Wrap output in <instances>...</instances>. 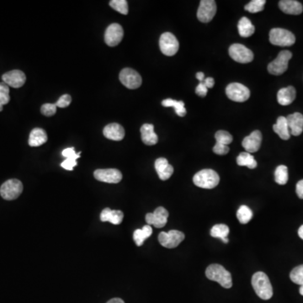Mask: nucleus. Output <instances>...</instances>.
<instances>
[{
	"instance_id": "1",
	"label": "nucleus",
	"mask_w": 303,
	"mask_h": 303,
	"mask_svg": "<svg viewBox=\"0 0 303 303\" xmlns=\"http://www.w3.org/2000/svg\"><path fill=\"white\" fill-rule=\"evenodd\" d=\"M252 286L259 298L269 300L273 296V288L267 274L264 272H257L252 277Z\"/></svg>"
},
{
	"instance_id": "2",
	"label": "nucleus",
	"mask_w": 303,
	"mask_h": 303,
	"mask_svg": "<svg viewBox=\"0 0 303 303\" xmlns=\"http://www.w3.org/2000/svg\"><path fill=\"white\" fill-rule=\"evenodd\" d=\"M206 275L209 280L219 283L224 288L229 289L233 286L230 272L222 265L213 264L208 266L206 271Z\"/></svg>"
},
{
	"instance_id": "3",
	"label": "nucleus",
	"mask_w": 303,
	"mask_h": 303,
	"mask_svg": "<svg viewBox=\"0 0 303 303\" xmlns=\"http://www.w3.org/2000/svg\"><path fill=\"white\" fill-rule=\"evenodd\" d=\"M219 181V175L212 169H202L193 178L194 184L202 189H213L218 185Z\"/></svg>"
},
{
	"instance_id": "4",
	"label": "nucleus",
	"mask_w": 303,
	"mask_h": 303,
	"mask_svg": "<svg viewBox=\"0 0 303 303\" xmlns=\"http://www.w3.org/2000/svg\"><path fill=\"white\" fill-rule=\"evenodd\" d=\"M271 44L279 47H291L296 41L294 34L287 30L274 28L270 32Z\"/></svg>"
},
{
	"instance_id": "5",
	"label": "nucleus",
	"mask_w": 303,
	"mask_h": 303,
	"mask_svg": "<svg viewBox=\"0 0 303 303\" xmlns=\"http://www.w3.org/2000/svg\"><path fill=\"white\" fill-rule=\"evenodd\" d=\"M292 58V53L290 51H281L276 59L268 65V72L273 75H281L288 68V62Z\"/></svg>"
},
{
	"instance_id": "6",
	"label": "nucleus",
	"mask_w": 303,
	"mask_h": 303,
	"mask_svg": "<svg viewBox=\"0 0 303 303\" xmlns=\"http://www.w3.org/2000/svg\"><path fill=\"white\" fill-rule=\"evenodd\" d=\"M23 191V184L16 179L5 181L0 188V195L4 200L13 201L17 199Z\"/></svg>"
},
{
	"instance_id": "7",
	"label": "nucleus",
	"mask_w": 303,
	"mask_h": 303,
	"mask_svg": "<svg viewBox=\"0 0 303 303\" xmlns=\"http://www.w3.org/2000/svg\"><path fill=\"white\" fill-rule=\"evenodd\" d=\"M226 93L231 100L235 102H244L250 97V91L248 88L239 83H233L227 85Z\"/></svg>"
},
{
	"instance_id": "8",
	"label": "nucleus",
	"mask_w": 303,
	"mask_h": 303,
	"mask_svg": "<svg viewBox=\"0 0 303 303\" xmlns=\"http://www.w3.org/2000/svg\"><path fill=\"white\" fill-rule=\"evenodd\" d=\"M159 47L163 54L168 57H172L178 53L180 44L177 38L172 33L165 32L160 36Z\"/></svg>"
},
{
	"instance_id": "9",
	"label": "nucleus",
	"mask_w": 303,
	"mask_h": 303,
	"mask_svg": "<svg viewBox=\"0 0 303 303\" xmlns=\"http://www.w3.org/2000/svg\"><path fill=\"white\" fill-rule=\"evenodd\" d=\"M228 53L231 58L239 63H248L254 59V53L242 44H233Z\"/></svg>"
},
{
	"instance_id": "10",
	"label": "nucleus",
	"mask_w": 303,
	"mask_h": 303,
	"mask_svg": "<svg viewBox=\"0 0 303 303\" xmlns=\"http://www.w3.org/2000/svg\"><path fill=\"white\" fill-rule=\"evenodd\" d=\"M120 81L125 87L130 90H136L140 87L143 79L140 74L132 68H124L121 71L119 75Z\"/></svg>"
},
{
	"instance_id": "11",
	"label": "nucleus",
	"mask_w": 303,
	"mask_h": 303,
	"mask_svg": "<svg viewBox=\"0 0 303 303\" xmlns=\"http://www.w3.org/2000/svg\"><path fill=\"white\" fill-rule=\"evenodd\" d=\"M184 239V233L178 230L169 231V233L162 232L158 235V241L163 247L174 248L178 247Z\"/></svg>"
},
{
	"instance_id": "12",
	"label": "nucleus",
	"mask_w": 303,
	"mask_h": 303,
	"mask_svg": "<svg viewBox=\"0 0 303 303\" xmlns=\"http://www.w3.org/2000/svg\"><path fill=\"white\" fill-rule=\"evenodd\" d=\"M216 13V3L214 0H202L200 3L197 18L203 23H208L212 20Z\"/></svg>"
},
{
	"instance_id": "13",
	"label": "nucleus",
	"mask_w": 303,
	"mask_h": 303,
	"mask_svg": "<svg viewBox=\"0 0 303 303\" xmlns=\"http://www.w3.org/2000/svg\"><path fill=\"white\" fill-rule=\"evenodd\" d=\"M93 176L97 181L109 184H117L122 180V174L117 169H97Z\"/></svg>"
},
{
	"instance_id": "14",
	"label": "nucleus",
	"mask_w": 303,
	"mask_h": 303,
	"mask_svg": "<svg viewBox=\"0 0 303 303\" xmlns=\"http://www.w3.org/2000/svg\"><path fill=\"white\" fill-rule=\"evenodd\" d=\"M124 31L119 24L114 23L110 25L105 33V41L110 47H116L122 41Z\"/></svg>"
},
{
	"instance_id": "15",
	"label": "nucleus",
	"mask_w": 303,
	"mask_h": 303,
	"mask_svg": "<svg viewBox=\"0 0 303 303\" xmlns=\"http://www.w3.org/2000/svg\"><path fill=\"white\" fill-rule=\"evenodd\" d=\"M169 218V212L163 207H157L153 213H148L146 222L148 225H152L157 228H161L166 225Z\"/></svg>"
},
{
	"instance_id": "16",
	"label": "nucleus",
	"mask_w": 303,
	"mask_h": 303,
	"mask_svg": "<svg viewBox=\"0 0 303 303\" xmlns=\"http://www.w3.org/2000/svg\"><path fill=\"white\" fill-rule=\"evenodd\" d=\"M3 83L12 88H21L27 81V76L21 70H12L2 76Z\"/></svg>"
},
{
	"instance_id": "17",
	"label": "nucleus",
	"mask_w": 303,
	"mask_h": 303,
	"mask_svg": "<svg viewBox=\"0 0 303 303\" xmlns=\"http://www.w3.org/2000/svg\"><path fill=\"white\" fill-rule=\"evenodd\" d=\"M262 143V134L260 131H254L242 140V145L247 152H256L259 151Z\"/></svg>"
},
{
	"instance_id": "18",
	"label": "nucleus",
	"mask_w": 303,
	"mask_h": 303,
	"mask_svg": "<svg viewBox=\"0 0 303 303\" xmlns=\"http://www.w3.org/2000/svg\"><path fill=\"white\" fill-rule=\"evenodd\" d=\"M287 124H288L289 129L291 135L293 136H299L302 134L303 131V115L296 112V113L291 114L288 117H286Z\"/></svg>"
},
{
	"instance_id": "19",
	"label": "nucleus",
	"mask_w": 303,
	"mask_h": 303,
	"mask_svg": "<svg viewBox=\"0 0 303 303\" xmlns=\"http://www.w3.org/2000/svg\"><path fill=\"white\" fill-rule=\"evenodd\" d=\"M155 169L161 181H167L172 176L174 168L169 164L166 158L159 157L155 161Z\"/></svg>"
},
{
	"instance_id": "20",
	"label": "nucleus",
	"mask_w": 303,
	"mask_h": 303,
	"mask_svg": "<svg viewBox=\"0 0 303 303\" xmlns=\"http://www.w3.org/2000/svg\"><path fill=\"white\" fill-rule=\"evenodd\" d=\"M104 136L107 139L113 141H121L125 137V130L123 126L117 123H111L106 125L104 131Z\"/></svg>"
},
{
	"instance_id": "21",
	"label": "nucleus",
	"mask_w": 303,
	"mask_h": 303,
	"mask_svg": "<svg viewBox=\"0 0 303 303\" xmlns=\"http://www.w3.org/2000/svg\"><path fill=\"white\" fill-rule=\"evenodd\" d=\"M279 7L287 15H300L303 11V4L296 0H281L279 2Z\"/></svg>"
},
{
	"instance_id": "22",
	"label": "nucleus",
	"mask_w": 303,
	"mask_h": 303,
	"mask_svg": "<svg viewBox=\"0 0 303 303\" xmlns=\"http://www.w3.org/2000/svg\"><path fill=\"white\" fill-rule=\"evenodd\" d=\"M141 136L142 141L148 146L155 145L158 141L157 135L155 133L154 127L152 124H144L141 127Z\"/></svg>"
},
{
	"instance_id": "23",
	"label": "nucleus",
	"mask_w": 303,
	"mask_h": 303,
	"mask_svg": "<svg viewBox=\"0 0 303 303\" xmlns=\"http://www.w3.org/2000/svg\"><path fill=\"white\" fill-rule=\"evenodd\" d=\"M61 154L66 157V159L61 163V166L67 170H73V168L77 165V159L80 157L81 152L76 153L74 148H68L64 149Z\"/></svg>"
},
{
	"instance_id": "24",
	"label": "nucleus",
	"mask_w": 303,
	"mask_h": 303,
	"mask_svg": "<svg viewBox=\"0 0 303 303\" xmlns=\"http://www.w3.org/2000/svg\"><path fill=\"white\" fill-rule=\"evenodd\" d=\"M124 214L121 211L111 210L105 208L100 214L101 222H109L114 225H119L122 222Z\"/></svg>"
},
{
	"instance_id": "25",
	"label": "nucleus",
	"mask_w": 303,
	"mask_h": 303,
	"mask_svg": "<svg viewBox=\"0 0 303 303\" xmlns=\"http://www.w3.org/2000/svg\"><path fill=\"white\" fill-rule=\"evenodd\" d=\"M297 92L294 87L288 86V87L280 89L277 93V100L278 103L281 105H291L295 99H296Z\"/></svg>"
},
{
	"instance_id": "26",
	"label": "nucleus",
	"mask_w": 303,
	"mask_h": 303,
	"mask_svg": "<svg viewBox=\"0 0 303 303\" xmlns=\"http://www.w3.org/2000/svg\"><path fill=\"white\" fill-rule=\"evenodd\" d=\"M273 130L282 140H288L291 137V132L287 124L286 117H279L277 119L276 123L273 125Z\"/></svg>"
},
{
	"instance_id": "27",
	"label": "nucleus",
	"mask_w": 303,
	"mask_h": 303,
	"mask_svg": "<svg viewBox=\"0 0 303 303\" xmlns=\"http://www.w3.org/2000/svg\"><path fill=\"white\" fill-rule=\"evenodd\" d=\"M47 142V135L46 131L41 128H34L30 131L29 137V145L30 147L41 146Z\"/></svg>"
},
{
	"instance_id": "28",
	"label": "nucleus",
	"mask_w": 303,
	"mask_h": 303,
	"mask_svg": "<svg viewBox=\"0 0 303 303\" xmlns=\"http://www.w3.org/2000/svg\"><path fill=\"white\" fill-rule=\"evenodd\" d=\"M238 29H239V35L242 37H249L255 31V28L253 26V24L248 18L246 17H242L239 21Z\"/></svg>"
},
{
	"instance_id": "29",
	"label": "nucleus",
	"mask_w": 303,
	"mask_h": 303,
	"mask_svg": "<svg viewBox=\"0 0 303 303\" xmlns=\"http://www.w3.org/2000/svg\"><path fill=\"white\" fill-rule=\"evenodd\" d=\"M229 227L225 224H216L211 229V236L221 239L225 243L228 242L227 236L229 234Z\"/></svg>"
},
{
	"instance_id": "30",
	"label": "nucleus",
	"mask_w": 303,
	"mask_h": 303,
	"mask_svg": "<svg viewBox=\"0 0 303 303\" xmlns=\"http://www.w3.org/2000/svg\"><path fill=\"white\" fill-rule=\"evenodd\" d=\"M152 229L150 225H146L142 229H137L133 233V239L137 246H142L144 241L151 236Z\"/></svg>"
},
{
	"instance_id": "31",
	"label": "nucleus",
	"mask_w": 303,
	"mask_h": 303,
	"mask_svg": "<svg viewBox=\"0 0 303 303\" xmlns=\"http://www.w3.org/2000/svg\"><path fill=\"white\" fill-rule=\"evenodd\" d=\"M237 163L239 166L248 167V169H254L257 167V162L254 156L247 152H241L237 157Z\"/></svg>"
},
{
	"instance_id": "32",
	"label": "nucleus",
	"mask_w": 303,
	"mask_h": 303,
	"mask_svg": "<svg viewBox=\"0 0 303 303\" xmlns=\"http://www.w3.org/2000/svg\"><path fill=\"white\" fill-rule=\"evenodd\" d=\"M162 105L164 107H173L179 117H183L186 115V110L184 107V103L183 101H177L172 99H164L162 101Z\"/></svg>"
},
{
	"instance_id": "33",
	"label": "nucleus",
	"mask_w": 303,
	"mask_h": 303,
	"mask_svg": "<svg viewBox=\"0 0 303 303\" xmlns=\"http://www.w3.org/2000/svg\"><path fill=\"white\" fill-rule=\"evenodd\" d=\"M288 179V169H287V167L285 166V165H280V166L277 167L275 172H274V181L277 184L284 185L287 183Z\"/></svg>"
},
{
	"instance_id": "34",
	"label": "nucleus",
	"mask_w": 303,
	"mask_h": 303,
	"mask_svg": "<svg viewBox=\"0 0 303 303\" xmlns=\"http://www.w3.org/2000/svg\"><path fill=\"white\" fill-rule=\"evenodd\" d=\"M237 217L242 224H247L253 217V212L249 207L242 206L237 212Z\"/></svg>"
},
{
	"instance_id": "35",
	"label": "nucleus",
	"mask_w": 303,
	"mask_h": 303,
	"mask_svg": "<svg viewBox=\"0 0 303 303\" xmlns=\"http://www.w3.org/2000/svg\"><path fill=\"white\" fill-rule=\"evenodd\" d=\"M110 6L122 15L128 14V3L125 0H111Z\"/></svg>"
},
{
	"instance_id": "36",
	"label": "nucleus",
	"mask_w": 303,
	"mask_h": 303,
	"mask_svg": "<svg viewBox=\"0 0 303 303\" xmlns=\"http://www.w3.org/2000/svg\"><path fill=\"white\" fill-rule=\"evenodd\" d=\"M265 3H266L265 0H253V1H250L247 5H245L244 9L245 10L254 14V13L262 11Z\"/></svg>"
},
{
	"instance_id": "37",
	"label": "nucleus",
	"mask_w": 303,
	"mask_h": 303,
	"mask_svg": "<svg viewBox=\"0 0 303 303\" xmlns=\"http://www.w3.org/2000/svg\"><path fill=\"white\" fill-rule=\"evenodd\" d=\"M216 143L222 144V145H229L233 142V136L226 131H216L215 134Z\"/></svg>"
},
{
	"instance_id": "38",
	"label": "nucleus",
	"mask_w": 303,
	"mask_h": 303,
	"mask_svg": "<svg viewBox=\"0 0 303 303\" xmlns=\"http://www.w3.org/2000/svg\"><path fill=\"white\" fill-rule=\"evenodd\" d=\"M290 278L293 282L303 286V265H299L298 267L293 269L291 274H290Z\"/></svg>"
},
{
	"instance_id": "39",
	"label": "nucleus",
	"mask_w": 303,
	"mask_h": 303,
	"mask_svg": "<svg viewBox=\"0 0 303 303\" xmlns=\"http://www.w3.org/2000/svg\"><path fill=\"white\" fill-rule=\"evenodd\" d=\"M10 100L9 87L5 83H0V104L7 105Z\"/></svg>"
},
{
	"instance_id": "40",
	"label": "nucleus",
	"mask_w": 303,
	"mask_h": 303,
	"mask_svg": "<svg viewBox=\"0 0 303 303\" xmlns=\"http://www.w3.org/2000/svg\"><path fill=\"white\" fill-rule=\"evenodd\" d=\"M41 112L46 117H53L57 112V105L55 104H44L41 106Z\"/></svg>"
},
{
	"instance_id": "41",
	"label": "nucleus",
	"mask_w": 303,
	"mask_h": 303,
	"mask_svg": "<svg viewBox=\"0 0 303 303\" xmlns=\"http://www.w3.org/2000/svg\"><path fill=\"white\" fill-rule=\"evenodd\" d=\"M71 101H72V98L69 94H63L62 96L59 98L55 105H57V107L66 108L68 105H70Z\"/></svg>"
},
{
	"instance_id": "42",
	"label": "nucleus",
	"mask_w": 303,
	"mask_h": 303,
	"mask_svg": "<svg viewBox=\"0 0 303 303\" xmlns=\"http://www.w3.org/2000/svg\"><path fill=\"white\" fill-rule=\"evenodd\" d=\"M213 152L217 155H226L229 152V147L216 143L213 148Z\"/></svg>"
},
{
	"instance_id": "43",
	"label": "nucleus",
	"mask_w": 303,
	"mask_h": 303,
	"mask_svg": "<svg viewBox=\"0 0 303 303\" xmlns=\"http://www.w3.org/2000/svg\"><path fill=\"white\" fill-rule=\"evenodd\" d=\"M207 90L208 89L205 86L203 83H200L198 86L195 89V93L200 97H205L207 95Z\"/></svg>"
},
{
	"instance_id": "44",
	"label": "nucleus",
	"mask_w": 303,
	"mask_h": 303,
	"mask_svg": "<svg viewBox=\"0 0 303 303\" xmlns=\"http://www.w3.org/2000/svg\"><path fill=\"white\" fill-rule=\"evenodd\" d=\"M296 191H297V195H298V197L300 199H303V180L299 181L297 184Z\"/></svg>"
},
{
	"instance_id": "45",
	"label": "nucleus",
	"mask_w": 303,
	"mask_h": 303,
	"mask_svg": "<svg viewBox=\"0 0 303 303\" xmlns=\"http://www.w3.org/2000/svg\"><path fill=\"white\" fill-rule=\"evenodd\" d=\"M203 84H204L205 86H206L207 89H212V88L214 86L215 81H214V79H213L212 78H207V79H205Z\"/></svg>"
},
{
	"instance_id": "46",
	"label": "nucleus",
	"mask_w": 303,
	"mask_h": 303,
	"mask_svg": "<svg viewBox=\"0 0 303 303\" xmlns=\"http://www.w3.org/2000/svg\"><path fill=\"white\" fill-rule=\"evenodd\" d=\"M196 78L198 79L200 83H203L205 80V74L202 72L196 73Z\"/></svg>"
},
{
	"instance_id": "47",
	"label": "nucleus",
	"mask_w": 303,
	"mask_h": 303,
	"mask_svg": "<svg viewBox=\"0 0 303 303\" xmlns=\"http://www.w3.org/2000/svg\"><path fill=\"white\" fill-rule=\"evenodd\" d=\"M106 303H124V301L122 299H121V298H113V299H111V300L109 301Z\"/></svg>"
},
{
	"instance_id": "48",
	"label": "nucleus",
	"mask_w": 303,
	"mask_h": 303,
	"mask_svg": "<svg viewBox=\"0 0 303 303\" xmlns=\"http://www.w3.org/2000/svg\"><path fill=\"white\" fill-rule=\"evenodd\" d=\"M298 235H299L301 239L303 240V225L299 228V230H298Z\"/></svg>"
},
{
	"instance_id": "49",
	"label": "nucleus",
	"mask_w": 303,
	"mask_h": 303,
	"mask_svg": "<svg viewBox=\"0 0 303 303\" xmlns=\"http://www.w3.org/2000/svg\"><path fill=\"white\" fill-rule=\"evenodd\" d=\"M299 292H300V294L302 295V296H303V286H301Z\"/></svg>"
},
{
	"instance_id": "50",
	"label": "nucleus",
	"mask_w": 303,
	"mask_h": 303,
	"mask_svg": "<svg viewBox=\"0 0 303 303\" xmlns=\"http://www.w3.org/2000/svg\"><path fill=\"white\" fill-rule=\"evenodd\" d=\"M3 105H1V104H0V112H1V111H3Z\"/></svg>"
}]
</instances>
